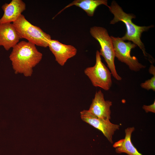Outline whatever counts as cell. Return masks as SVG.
Segmentation results:
<instances>
[{"instance_id":"12","label":"cell","mask_w":155,"mask_h":155,"mask_svg":"<svg viewBox=\"0 0 155 155\" xmlns=\"http://www.w3.org/2000/svg\"><path fill=\"white\" fill-rule=\"evenodd\" d=\"M134 130L135 128L133 127L126 128L125 130V138L114 144L113 147L115 148V151L117 153H124L128 155H142L138 152L131 141V134Z\"/></svg>"},{"instance_id":"7","label":"cell","mask_w":155,"mask_h":155,"mask_svg":"<svg viewBox=\"0 0 155 155\" xmlns=\"http://www.w3.org/2000/svg\"><path fill=\"white\" fill-rule=\"evenodd\" d=\"M80 114L82 120L101 131L108 141L113 143V136L115 131L119 129V125L112 123L109 120L98 117L88 110H83Z\"/></svg>"},{"instance_id":"5","label":"cell","mask_w":155,"mask_h":155,"mask_svg":"<svg viewBox=\"0 0 155 155\" xmlns=\"http://www.w3.org/2000/svg\"><path fill=\"white\" fill-rule=\"evenodd\" d=\"M84 73L95 87L107 91L112 86L111 73L102 62L99 51L98 50L96 52L95 65L86 68Z\"/></svg>"},{"instance_id":"16","label":"cell","mask_w":155,"mask_h":155,"mask_svg":"<svg viewBox=\"0 0 155 155\" xmlns=\"http://www.w3.org/2000/svg\"><path fill=\"white\" fill-rule=\"evenodd\" d=\"M149 71L150 73L153 75H155V67L154 65L152 64L149 69Z\"/></svg>"},{"instance_id":"11","label":"cell","mask_w":155,"mask_h":155,"mask_svg":"<svg viewBox=\"0 0 155 155\" xmlns=\"http://www.w3.org/2000/svg\"><path fill=\"white\" fill-rule=\"evenodd\" d=\"M3 14L0 19V24L11 23L16 21L26 9L25 3L22 0H12L3 5Z\"/></svg>"},{"instance_id":"10","label":"cell","mask_w":155,"mask_h":155,"mask_svg":"<svg viewBox=\"0 0 155 155\" xmlns=\"http://www.w3.org/2000/svg\"><path fill=\"white\" fill-rule=\"evenodd\" d=\"M20 39L12 23L0 24V46L8 51L14 47Z\"/></svg>"},{"instance_id":"8","label":"cell","mask_w":155,"mask_h":155,"mask_svg":"<svg viewBox=\"0 0 155 155\" xmlns=\"http://www.w3.org/2000/svg\"><path fill=\"white\" fill-rule=\"evenodd\" d=\"M54 55L56 61L61 66L65 65L69 59L75 56L77 49L71 45L63 44L57 40L51 39L48 46Z\"/></svg>"},{"instance_id":"15","label":"cell","mask_w":155,"mask_h":155,"mask_svg":"<svg viewBox=\"0 0 155 155\" xmlns=\"http://www.w3.org/2000/svg\"><path fill=\"white\" fill-rule=\"evenodd\" d=\"M142 108L148 113L151 112L155 113V101L154 100L153 103L149 105H144L142 106Z\"/></svg>"},{"instance_id":"14","label":"cell","mask_w":155,"mask_h":155,"mask_svg":"<svg viewBox=\"0 0 155 155\" xmlns=\"http://www.w3.org/2000/svg\"><path fill=\"white\" fill-rule=\"evenodd\" d=\"M140 86L142 88L147 90H152L155 91V75H153L150 79L147 80L144 82L141 83Z\"/></svg>"},{"instance_id":"2","label":"cell","mask_w":155,"mask_h":155,"mask_svg":"<svg viewBox=\"0 0 155 155\" xmlns=\"http://www.w3.org/2000/svg\"><path fill=\"white\" fill-rule=\"evenodd\" d=\"M110 11L114 15V17L110 22L114 24L120 21L123 22L125 25L126 32L121 38L124 41L128 40L132 41L142 50L144 56L149 61L153 63L154 61V58L146 53L144 45L141 40L142 33L147 31L152 27L153 25L148 26H140L136 25L132 21L133 18L135 16L132 13H127L123 11L122 8L115 1H113L111 5L108 7Z\"/></svg>"},{"instance_id":"6","label":"cell","mask_w":155,"mask_h":155,"mask_svg":"<svg viewBox=\"0 0 155 155\" xmlns=\"http://www.w3.org/2000/svg\"><path fill=\"white\" fill-rule=\"evenodd\" d=\"M112 40L115 57L124 63L132 71H138L146 66L139 62L138 59L131 55V49L137 46L130 41L125 42L121 38L110 36Z\"/></svg>"},{"instance_id":"4","label":"cell","mask_w":155,"mask_h":155,"mask_svg":"<svg viewBox=\"0 0 155 155\" xmlns=\"http://www.w3.org/2000/svg\"><path fill=\"white\" fill-rule=\"evenodd\" d=\"M21 38H25L35 45L46 48L51 39L49 34L44 32L40 27L34 26L21 15L12 23Z\"/></svg>"},{"instance_id":"1","label":"cell","mask_w":155,"mask_h":155,"mask_svg":"<svg viewBox=\"0 0 155 155\" xmlns=\"http://www.w3.org/2000/svg\"><path fill=\"white\" fill-rule=\"evenodd\" d=\"M42 57V54L34 44L22 41L13 48L9 58L15 73L28 77L32 75L33 68L40 61Z\"/></svg>"},{"instance_id":"13","label":"cell","mask_w":155,"mask_h":155,"mask_svg":"<svg viewBox=\"0 0 155 155\" xmlns=\"http://www.w3.org/2000/svg\"><path fill=\"white\" fill-rule=\"evenodd\" d=\"M101 5H104L108 7L107 0H75L65 7L57 15L66 9L75 5L82 9L88 16L92 17L93 16L96 8Z\"/></svg>"},{"instance_id":"9","label":"cell","mask_w":155,"mask_h":155,"mask_svg":"<svg viewBox=\"0 0 155 155\" xmlns=\"http://www.w3.org/2000/svg\"><path fill=\"white\" fill-rule=\"evenodd\" d=\"M112 105L111 101L105 100L103 93L99 90L96 92L88 110L98 117L110 120L111 113L110 108Z\"/></svg>"},{"instance_id":"3","label":"cell","mask_w":155,"mask_h":155,"mask_svg":"<svg viewBox=\"0 0 155 155\" xmlns=\"http://www.w3.org/2000/svg\"><path fill=\"white\" fill-rule=\"evenodd\" d=\"M90 32L91 36L99 43L100 46V54L104 57L112 74L117 80H121L122 78L118 74L116 69L112 40L107 30L102 27L94 26L90 28Z\"/></svg>"}]
</instances>
